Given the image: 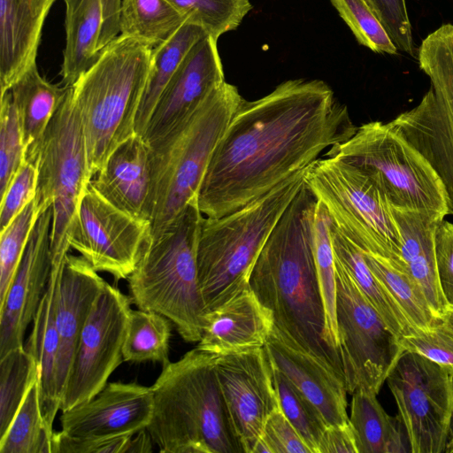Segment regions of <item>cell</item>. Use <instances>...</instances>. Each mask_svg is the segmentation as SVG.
Wrapping results in <instances>:
<instances>
[{
	"instance_id": "44",
	"label": "cell",
	"mask_w": 453,
	"mask_h": 453,
	"mask_svg": "<svg viewBox=\"0 0 453 453\" xmlns=\"http://www.w3.org/2000/svg\"><path fill=\"white\" fill-rule=\"evenodd\" d=\"M399 342L409 351L418 353L453 372V331L440 319L427 329H416Z\"/></svg>"
},
{
	"instance_id": "25",
	"label": "cell",
	"mask_w": 453,
	"mask_h": 453,
	"mask_svg": "<svg viewBox=\"0 0 453 453\" xmlns=\"http://www.w3.org/2000/svg\"><path fill=\"white\" fill-rule=\"evenodd\" d=\"M63 265V261H52L50 276L34 317L26 347L38 364L42 411L47 426L52 431L54 419L61 405L57 382L59 336L56 311Z\"/></svg>"
},
{
	"instance_id": "28",
	"label": "cell",
	"mask_w": 453,
	"mask_h": 453,
	"mask_svg": "<svg viewBox=\"0 0 453 453\" xmlns=\"http://www.w3.org/2000/svg\"><path fill=\"white\" fill-rule=\"evenodd\" d=\"M65 4V48L60 75L71 87L98 59L103 26L100 0H64Z\"/></svg>"
},
{
	"instance_id": "41",
	"label": "cell",
	"mask_w": 453,
	"mask_h": 453,
	"mask_svg": "<svg viewBox=\"0 0 453 453\" xmlns=\"http://www.w3.org/2000/svg\"><path fill=\"white\" fill-rule=\"evenodd\" d=\"M357 41L373 52L395 55L398 50L366 0H330Z\"/></svg>"
},
{
	"instance_id": "33",
	"label": "cell",
	"mask_w": 453,
	"mask_h": 453,
	"mask_svg": "<svg viewBox=\"0 0 453 453\" xmlns=\"http://www.w3.org/2000/svg\"><path fill=\"white\" fill-rule=\"evenodd\" d=\"M365 259L391 295L414 329H427L441 318L429 306L423 292L408 271L390 259L364 253Z\"/></svg>"
},
{
	"instance_id": "1",
	"label": "cell",
	"mask_w": 453,
	"mask_h": 453,
	"mask_svg": "<svg viewBox=\"0 0 453 453\" xmlns=\"http://www.w3.org/2000/svg\"><path fill=\"white\" fill-rule=\"evenodd\" d=\"M357 128L347 107L320 80H288L259 99L242 98L199 186L200 211L219 218L242 208Z\"/></svg>"
},
{
	"instance_id": "43",
	"label": "cell",
	"mask_w": 453,
	"mask_h": 453,
	"mask_svg": "<svg viewBox=\"0 0 453 453\" xmlns=\"http://www.w3.org/2000/svg\"><path fill=\"white\" fill-rule=\"evenodd\" d=\"M152 442L147 429L98 440L75 439L59 431L53 433L51 453H142L152 451Z\"/></svg>"
},
{
	"instance_id": "6",
	"label": "cell",
	"mask_w": 453,
	"mask_h": 453,
	"mask_svg": "<svg viewBox=\"0 0 453 453\" xmlns=\"http://www.w3.org/2000/svg\"><path fill=\"white\" fill-rule=\"evenodd\" d=\"M306 169L234 211L219 218L203 217L196 264L207 312L249 286L267 239L304 184Z\"/></svg>"
},
{
	"instance_id": "17",
	"label": "cell",
	"mask_w": 453,
	"mask_h": 453,
	"mask_svg": "<svg viewBox=\"0 0 453 453\" xmlns=\"http://www.w3.org/2000/svg\"><path fill=\"white\" fill-rule=\"evenodd\" d=\"M51 221L50 207L36 221L13 280L0 303V357L24 347L26 330L33 322L45 292L52 265Z\"/></svg>"
},
{
	"instance_id": "27",
	"label": "cell",
	"mask_w": 453,
	"mask_h": 453,
	"mask_svg": "<svg viewBox=\"0 0 453 453\" xmlns=\"http://www.w3.org/2000/svg\"><path fill=\"white\" fill-rule=\"evenodd\" d=\"M69 87L50 83L33 65L10 88L21 127L26 160H37L44 133Z\"/></svg>"
},
{
	"instance_id": "24",
	"label": "cell",
	"mask_w": 453,
	"mask_h": 453,
	"mask_svg": "<svg viewBox=\"0 0 453 453\" xmlns=\"http://www.w3.org/2000/svg\"><path fill=\"white\" fill-rule=\"evenodd\" d=\"M401 238V258L405 269L423 292L434 313L441 318L448 303L440 285L435 254V234L444 219L423 210L390 203Z\"/></svg>"
},
{
	"instance_id": "47",
	"label": "cell",
	"mask_w": 453,
	"mask_h": 453,
	"mask_svg": "<svg viewBox=\"0 0 453 453\" xmlns=\"http://www.w3.org/2000/svg\"><path fill=\"white\" fill-rule=\"evenodd\" d=\"M260 440L269 453H311L280 407L267 418Z\"/></svg>"
},
{
	"instance_id": "39",
	"label": "cell",
	"mask_w": 453,
	"mask_h": 453,
	"mask_svg": "<svg viewBox=\"0 0 453 453\" xmlns=\"http://www.w3.org/2000/svg\"><path fill=\"white\" fill-rule=\"evenodd\" d=\"M280 408L297 430L311 453L319 447L327 426L316 406L280 371L272 366Z\"/></svg>"
},
{
	"instance_id": "2",
	"label": "cell",
	"mask_w": 453,
	"mask_h": 453,
	"mask_svg": "<svg viewBox=\"0 0 453 453\" xmlns=\"http://www.w3.org/2000/svg\"><path fill=\"white\" fill-rule=\"evenodd\" d=\"M317 199L305 182L262 249L249 285L273 314L281 338L343 380L340 352L326 340L313 248Z\"/></svg>"
},
{
	"instance_id": "38",
	"label": "cell",
	"mask_w": 453,
	"mask_h": 453,
	"mask_svg": "<svg viewBox=\"0 0 453 453\" xmlns=\"http://www.w3.org/2000/svg\"><path fill=\"white\" fill-rule=\"evenodd\" d=\"M36 193L17 217L0 233V303L4 300L41 214L50 208Z\"/></svg>"
},
{
	"instance_id": "23",
	"label": "cell",
	"mask_w": 453,
	"mask_h": 453,
	"mask_svg": "<svg viewBox=\"0 0 453 453\" xmlns=\"http://www.w3.org/2000/svg\"><path fill=\"white\" fill-rule=\"evenodd\" d=\"M91 180L94 188L111 204L150 222V152L134 134L118 146Z\"/></svg>"
},
{
	"instance_id": "50",
	"label": "cell",
	"mask_w": 453,
	"mask_h": 453,
	"mask_svg": "<svg viewBox=\"0 0 453 453\" xmlns=\"http://www.w3.org/2000/svg\"><path fill=\"white\" fill-rule=\"evenodd\" d=\"M103 13V26L98 50L101 52L120 34V12L122 0H100Z\"/></svg>"
},
{
	"instance_id": "15",
	"label": "cell",
	"mask_w": 453,
	"mask_h": 453,
	"mask_svg": "<svg viewBox=\"0 0 453 453\" xmlns=\"http://www.w3.org/2000/svg\"><path fill=\"white\" fill-rule=\"evenodd\" d=\"M150 234V222L111 204L88 185L74 219L69 245L96 272L125 280L134 270Z\"/></svg>"
},
{
	"instance_id": "31",
	"label": "cell",
	"mask_w": 453,
	"mask_h": 453,
	"mask_svg": "<svg viewBox=\"0 0 453 453\" xmlns=\"http://www.w3.org/2000/svg\"><path fill=\"white\" fill-rule=\"evenodd\" d=\"M205 35L200 27L186 22L172 36L152 49L145 90L135 119V134L143 135L165 87L190 49Z\"/></svg>"
},
{
	"instance_id": "13",
	"label": "cell",
	"mask_w": 453,
	"mask_h": 453,
	"mask_svg": "<svg viewBox=\"0 0 453 453\" xmlns=\"http://www.w3.org/2000/svg\"><path fill=\"white\" fill-rule=\"evenodd\" d=\"M452 372L405 350L386 381L405 427L411 453H445L453 405Z\"/></svg>"
},
{
	"instance_id": "30",
	"label": "cell",
	"mask_w": 453,
	"mask_h": 453,
	"mask_svg": "<svg viewBox=\"0 0 453 453\" xmlns=\"http://www.w3.org/2000/svg\"><path fill=\"white\" fill-rule=\"evenodd\" d=\"M334 259L344 268L360 292L400 340L416 329L396 302L369 268L364 253L346 239L330 221Z\"/></svg>"
},
{
	"instance_id": "11",
	"label": "cell",
	"mask_w": 453,
	"mask_h": 453,
	"mask_svg": "<svg viewBox=\"0 0 453 453\" xmlns=\"http://www.w3.org/2000/svg\"><path fill=\"white\" fill-rule=\"evenodd\" d=\"M36 193L52 208L51 258L63 260L81 199L92 180L80 113L71 87L50 120L39 150Z\"/></svg>"
},
{
	"instance_id": "7",
	"label": "cell",
	"mask_w": 453,
	"mask_h": 453,
	"mask_svg": "<svg viewBox=\"0 0 453 453\" xmlns=\"http://www.w3.org/2000/svg\"><path fill=\"white\" fill-rule=\"evenodd\" d=\"M203 217L196 197L160 235L148 239L127 278L131 302L168 319L187 342L200 341L207 312L196 264Z\"/></svg>"
},
{
	"instance_id": "8",
	"label": "cell",
	"mask_w": 453,
	"mask_h": 453,
	"mask_svg": "<svg viewBox=\"0 0 453 453\" xmlns=\"http://www.w3.org/2000/svg\"><path fill=\"white\" fill-rule=\"evenodd\" d=\"M304 182L346 239L363 253L404 267L390 203L365 172L341 158L323 157L307 167Z\"/></svg>"
},
{
	"instance_id": "9",
	"label": "cell",
	"mask_w": 453,
	"mask_h": 453,
	"mask_svg": "<svg viewBox=\"0 0 453 453\" xmlns=\"http://www.w3.org/2000/svg\"><path fill=\"white\" fill-rule=\"evenodd\" d=\"M324 157H335L365 172L393 205L451 214L445 187L425 157L392 125L371 121L357 127Z\"/></svg>"
},
{
	"instance_id": "10",
	"label": "cell",
	"mask_w": 453,
	"mask_h": 453,
	"mask_svg": "<svg viewBox=\"0 0 453 453\" xmlns=\"http://www.w3.org/2000/svg\"><path fill=\"white\" fill-rule=\"evenodd\" d=\"M418 60L430 88L415 107L390 122L436 172L453 214V24H443L423 39Z\"/></svg>"
},
{
	"instance_id": "46",
	"label": "cell",
	"mask_w": 453,
	"mask_h": 453,
	"mask_svg": "<svg viewBox=\"0 0 453 453\" xmlns=\"http://www.w3.org/2000/svg\"><path fill=\"white\" fill-rule=\"evenodd\" d=\"M398 50L414 57L411 24L405 0H366Z\"/></svg>"
},
{
	"instance_id": "12",
	"label": "cell",
	"mask_w": 453,
	"mask_h": 453,
	"mask_svg": "<svg viewBox=\"0 0 453 453\" xmlns=\"http://www.w3.org/2000/svg\"><path fill=\"white\" fill-rule=\"evenodd\" d=\"M334 262L339 351L346 390L378 394L404 349L344 268Z\"/></svg>"
},
{
	"instance_id": "19",
	"label": "cell",
	"mask_w": 453,
	"mask_h": 453,
	"mask_svg": "<svg viewBox=\"0 0 453 453\" xmlns=\"http://www.w3.org/2000/svg\"><path fill=\"white\" fill-rule=\"evenodd\" d=\"M217 41L205 35L181 62L158 99L142 135L148 145L188 118L226 81Z\"/></svg>"
},
{
	"instance_id": "32",
	"label": "cell",
	"mask_w": 453,
	"mask_h": 453,
	"mask_svg": "<svg viewBox=\"0 0 453 453\" xmlns=\"http://www.w3.org/2000/svg\"><path fill=\"white\" fill-rule=\"evenodd\" d=\"M186 22L169 0H122L119 35L154 49Z\"/></svg>"
},
{
	"instance_id": "45",
	"label": "cell",
	"mask_w": 453,
	"mask_h": 453,
	"mask_svg": "<svg viewBox=\"0 0 453 453\" xmlns=\"http://www.w3.org/2000/svg\"><path fill=\"white\" fill-rule=\"evenodd\" d=\"M38 173V159L25 160L4 193L0 196V233L35 196Z\"/></svg>"
},
{
	"instance_id": "35",
	"label": "cell",
	"mask_w": 453,
	"mask_h": 453,
	"mask_svg": "<svg viewBox=\"0 0 453 453\" xmlns=\"http://www.w3.org/2000/svg\"><path fill=\"white\" fill-rule=\"evenodd\" d=\"M39 381L28 391L3 437L0 453H51L53 431L43 418Z\"/></svg>"
},
{
	"instance_id": "36",
	"label": "cell",
	"mask_w": 453,
	"mask_h": 453,
	"mask_svg": "<svg viewBox=\"0 0 453 453\" xmlns=\"http://www.w3.org/2000/svg\"><path fill=\"white\" fill-rule=\"evenodd\" d=\"M37 381L38 364L25 347L14 349L0 357V438Z\"/></svg>"
},
{
	"instance_id": "26",
	"label": "cell",
	"mask_w": 453,
	"mask_h": 453,
	"mask_svg": "<svg viewBox=\"0 0 453 453\" xmlns=\"http://www.w3.org/2000/svg\"><path fill=\"white\" fill-rule=\"evenodd\" d=\"M46 17L30 0H0L1 96L36 64Z\"/></svg>"
},
{
	"instance_id": "16",
	"label": "cell",
	"mask_w": 453,
	"mask_h": 453,
	"mask_svg": "<svg viewBox=\"0 0 453 453\" xmlns=\"http://www.w3.org/2000/svg\"><path fill=\"white\" fill-rule=\"evenodd\" d=\"M216 372L243 453H253L267 418L280 407L272 365L264 347L219 355Z\"/></svg>"
},
{
	"instance_id": "4",
	"label": "cell",
	"mask_w": 453,
	"mask_h": 453,
	"mask_svg": "<svg viewBox=\"0 0 453 453\" xmlns=\"http://www.w3.org/2000/svg\"><path fill=\"white\" fill-rule=\"evenodd\" d=\"M151 53L148 45L119 35L71 86L92 178L112 151L135 134Z\"/></svg>"
},
{
	"instance_id": "49",
	"label": "cell",
	"mask_w": 453,
	"mask_h": 453,
	"mask_svg": "<svg viewBox=\"0 0 453 453\" xmlns=\"http://www.w3.org/2000/svg\"><path fill=\"white\" fill-rule=\"evenodd\" d=\"M319 453H357L349 422L342 426H328L319 443Z\"/></svg>"
},
{
	"instance_id": "34",
	"label": "cell",
	"mask_w": 453,
	"mask_h": 453,
	"mask_svg": "<svg viewBox=\"0 0 453 453\" xmlns=\"http://www.w3.org/2000/svg\"><path fill=\"white\" fill-rule=\"evenodd\" d=\"M170 337L168 319L154 311L131 310L123 343V359L158 362L164 367L170 363Z\"/></svg>"
},
{
	"instance_id": "29",
	"label": "cell",
	"mask_w": 453,
	"mask_h": 453,
	"mask_svg": "<svg viewBox=\"0 0 453 453\" xmlns=\"http://www.w3.org/2000/svg\"><path fill=\"white\" fill-rule=\"evenodd\" d=\"M352 395L349 424L357 453L411 452L408 435L399 417L389 416L377 394L357 389Z\"/></svg>"
},
{
	"instance_id": "52",
	"label": "cell",
	"mask_w": 453,
	"mask_h": 453,
	"mask_svg": "<svg viewBox=\"0 0 453 453\" xmlns=\"http://www.w3.org/2000/svg\"><path fill=\"white\" fill-rule=\"evenodd\" d=\"M452 388H453V373H452ZM445 452L446 453H453V405H452V411H451V416H450L448 442H447Z\"/></svg>"
},
{
	"instance_id": "5",
	"label": "cell",
	"mask_w": 453,
	"mask_h": 453,
	"mask_svg": "<svg viewBox=\"0 0 453 453\" xmlns=\"http://www.w3.org/2000/svg\"><path fill=\"white\" fill-rule=\"evenodd\" d=\"M242 100L227 82L150 143V234L160 235L196 197L213 151Z\"/></svg>"
},
{
	"instance_id": "14",
	"label": "cell",
	"mask_w": 453,
	"mask_h": 453,
	"mask_svg": "<svg viewBox=\"0 0 453 453\" xmlns=\"http://www.w3.org/2000/svg\"><path fill=\"white\" fill-rule=\"evenodd\" d=\"M131 299L106 282L80 336L60 410L67 411L99 393L122 363Z\"/></svg>"
},
{
	"instance_id": "48",
	"label": "cell",
	"mask_w": 453,
	"mask_h": 453,
	"mask_svg": "<svg viewBox=\"0 0 453 453\" xmlns=\"http://www.w3.org/2000/svg\"><path fill=\"white\" fill-rule=\"evenodd\" d=\"M440 285L448 305H453V223L443 219L435 234Z\"/></svg>"
},
{
	"instance_id": "37",
	"label": "cell",
	"mask_w": 453,
	"mask_h": 453,
	"mask_svg": "<svg viewBox=\"0 0 453 453\" xmlns=\"http://www.w3.org/2000/svg\"><path fill=\"white\" fill-rule=\"evenodd\" d=\"M313 248L325 309L326 336L327 342L339 351L336 321V269L331 241L330 219L326 209L318 200L313 221Z\"/></svg>"
},
{
	"instance_id": "3",
	"label": "cell",
	"mask_w": 453,
	"mask_h": 453,
	"mask_svg": "<svg viewBox=\"0 0 453 453\" xmlns=\"http://www.w3.org/2000/svg\"><path fill=\"white\" fill-rule=\"evenodd\" d=\"M219 355L197 348L170 362L151 386L147 426L164 453H243L216 372Z\"/></svg>"
},
{
	"instance_id": "51",
	"label": "cell",
	"mask_w": 453,
	"mask_h": 453,
	"mask_svg": "<svg viewBox=\"0 0 453 453\" xmlns=\"http://www.w3.org/2000/svg\"><path fill=\"white\" fill-rule=\"evenodd\" d=\"M55 0H30L38 12L48 15L50 9Z\"/></svg>"
},
{
	"instance_id": "53",
	"label": "cell",
	"mask_w": 453,
	"mask_h": 453,
	"mask_svg": "<svg viewBox=\"0 0 453 453\" xmlns=\"http://www.w3.org/2000/svg\"><path fill=\"white\" fill-rule=\"evenodd\" d=\"M441 319L453 331V305H448Z\"/></svg>"
},
{
	"instance_id": "20",
	"label": "cell",
	"mask_w": 453,
	"mask_h": 453,
	"mask_svg": "<svg viewBox=\"0 0 453 453\" xmlns=\"http://www.w3.org/2000/svg\"><path fill=\"white\" fill-rule=\"evenodd\" d=\"M265 351L280 371L319 411L327 427L349 422L344 380L312 355L285 342L273 327Z\"/></svg>"
},
{
	"instance_id": "22",
	"label": "cell",
	"mask_w": 453,
	"mask_h": 453,
	"mask_svg": "<svg viewBox=\"0 0 453 453\" xmlns=\"http://www.w3.org/2000/svg\"><path fill=\"white\" fill-rule=\"evenodd\" d=\"M273 327L272 312L249 285L205 313L203 334L196 348L219 356L262 348Z\"/></svg>"
},
{
	"instance_id": "40",
	"label": "cell",
	"mask_w": 453,
	"mask_h": 453,
	"mask_svg": "<svg viewBox=\"0 0 453 453\" xmlns=\"http://www.w3.org/2000/svg\"><path fill=\"white\" fill-rule=\"evenodd\" d=\"M187 22L216 39L235 29L251 10L250 0H169Z\"/></svg>"
},
{
	"instance_id": "21",
	"label": "cell",
	"mask_w": 453,
	"mask_h": 453,
	"mask_svg": "<svg viewBox=\"0 0 453 453\" xmlns=\"http://www.w3.org/2000/svg\"><path fill=\"white\" fill-rule=\"evenodd\" d=\"M105 284L106 281L83 257L67 253L61 273L56 311L59 336L57 382L61 401L80 336Z\"/></svg>"
},
{
	"instance_id": "42",
	"label": "cell",
	"mask_w": 453,
	"mask_h": 453,
	"mask_svg": "<svg viewBox=\"0 0 453 453\" xmlns=\"http://www.w3.org/2000/svg\"><path fill=\"white\" fill-rule=\"evenodd\" d=\"M26 160L19 120L10 91L1 96L0 196Z\"/></svg>"
},
{
	"instance_id": "18",
	"label": "cell",
	"mask_w": 453,
	"mask_h": 453,
	"mask_svg": "<svg viewBox=\"0 0 453 453\" xmlns=\"http://www.w3.org/2000/svg\"><path fill=\"white\" fill-rule=\"evenodd\" d=\"M152 411L151 387L111 382L91 399L62 411L61 431L81 440L134 434L147 428Z\"/></svg>"
}]
</instances>
